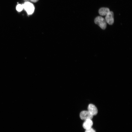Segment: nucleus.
I'll list each match as a JSON object with an SVG mask.
<instances>
[{
  "label": "nucleus",
  "instance_id": "nucleus-1",
  "mask_svg": "<svg viewBox=\"0 0 132 132\" xmlns=\"http://www.w3.org/2000/svg\"><path fill=\"white\" fill-rule=\"evenodd\" d=\"M22 5L23 9L28 15L32 14L33 13L34 10V7L32 3L26 1Z\"/></svg>",
  "mask_w": 132,
  "mask_h": 132
},
{
  "label": "nucleus",
  "instance_id": "nucleus-2",
  "mask_svg": "<svg viewBox=\"0 0 132 132\" xmlns=\"http://www.w3.org/2000/svg\"><path fill=\"white\" fill-rule=\"evenodd\" d=\"M94 22L98 25L102 29H105L107 27V22L105 19L100 16H98L95 18Z\"/></svg>",
  "mask_w": 132,
  "mask_h": 132
},
{
  "label": "nucleus",
  "instance_id": "nucleus-3",
  "mask_svg": "<svg viewBox=\"0 0 132 132\" xmlns=\"http://www.w3.org/2000/svg\"><path fill=\"white\" fill-rule=\"evenodd\" d=\"M80 117L81 120L85 121L88 119L91 120L93 116L88 110H84L80 112Z\"/></svg>",
  "mask_w": 132,
  "mask_h": 132
},
{
  "label": "nucleus",
  "instance_id": "nucleus-4",
  "mask_svg": "<svg viewBox=\"0 0 132 132\" xmlns=\"http://www.w3.org/2000/svg\"><path fill=\"white\" fill-rule=\"evenodd\" d=\"M105 20L109 24L112 25L114 22V13L112 11L110 12L106 16Z\"/></svg>",
  "mask_w": 132,
  "mask_h": 132
},
{
  "label": "nucleus",
  "instance_id": "nucleus-5",
  "mask_svg": "<svg viewBox=\"0 0 132 132\" xmlns=\"http://www.w3.org/2000/svg\"><path fill=\"white\" fill-rule=\"evenodd\" d=\"M88 111L93 116L96 115L98 112V109L96 106L92 104H90L88 105Z\"/></svg>",
  "mask_w": 132,
  "mask_h": 132
},
{
  "label": "nucleus",
  "instance_id": "nucleus-6",
  "mask_svg": "<svg viewBox=\"0 0 132 132\" xmlns=\"http://www.w3.org/2000/svg\"><path fill=\"white\" fill-rule=\"evenodd\" d=\"M93 125V122L91 119H88L85 121L83 124V128L85 130L91 128Z\"/></svg>",
  "mask_w": 132,
  "mask_h": 132
},
{
  "label": "nucleus",
  "instance_id": "nucleus-7",
  "mask_svg": "<svg viewBox=\"0 0 132 132\" xmlns=\"http://www.w3.org/2000/svg\"><path fill=\"white\" fill-rule=\"evenodd\" d=\"M110 11V10L108 8L103 7L99 9V13L100 15L106 16Z\"/></svg>",
  "mask_w": 132,
  "mask_h": 132
},
{
  "label": "nucleus",
  "instance_id": "nucleus-8",
  "mask_svg": "<svg viewBox=\"0 0 132 132\" xmlns=\"http://www.w3.org/2000/svg\"><path fill=\"white\" fill-rule=\"evenodd\" d=\"M16 9L17 11L18 12L21 11L23 9L22 5L18 4L16 6Z\"/></svg>",
  "mask_w": 132,
  "mask_h": 132
},
{
  "label": "nucleus",
  "instance_id": "nucleus-9",
  "mask_svg": "<svg viewBox=\"0 0 132 132\" xmlns=\"http://www.w3.org/2000/svg\"><path fill=\"white\" fill-rule=\"evenodd\" d=\"M85 132H96L92 128L86 130Z\"/></svg>",
  "mask_w": 132,
  "mask_h": 132
},
{
  "label": "nucleus",
  "instance_id": "nucleus-10",
  "mask_svg": "<svg viewBox=\"0 0 132 132\" xmlns=\"http://www.w3.org/2000/svg\"><path fill=\"white\" fill-rule=\"evenodd\" d=\"M31 1L34 2H36L38 1L39 0H30Z\"/></svg>",
  "mask_w": 132,
  "mask_h": 132
}]
</instances>
